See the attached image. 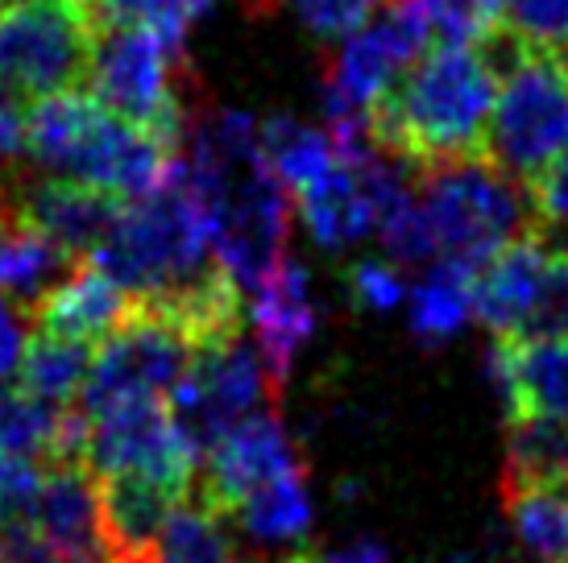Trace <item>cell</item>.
<instances>
[{
    "mask_svg": "<svg viewBox=\"0 0 568 563\" xmlns=\"http://www.w3.org/2000/svg\"><path fill=\"white\" fill-rule=\"evenodd\" d=\"M519 42L510 30L489 47H432L369 109V137L382 154L432 171L448 162H486V133L506 63Z\"/></svg>",
    "mask_w": 568,
    "mask_h": 563,
    "instance_id": "6da1fadb",
    "label": "cell"
},
{
    "mask_svg": "<svg viewBox=\"0 0 568 563\" xmlns=\"http://www.w3.org/2000/svg\"><path fill=\"white\" fill-rule=\"evenodd\" d=\"M26 154L54 178H75L116 199H142L171 183L183 150L104 109L88 88H71L30 100Z\"/></svg>",
    "mask_w": 568,
    "mask_h": 563,
    "instance_id": "7a4b0ae2",
    "label": "cell"
},
{
    "mask_svg": "<svg viewBox=\"0 0 568 563\" xmlns=\"http://www.w3.org/2000/svg\"><path fill=\"white\" fill-rule=\"evenodd\" d=\"M92 262L133 298L171 295L221 262L207 207L183 178V157L166 187L121 207L109 240L92 253Z\"/></svg>",
    "mask_w": 568,
    "mask_h": 563,
    "instance_id": "3957f363",
    "label": "cell"
},
{
    "mask_svg": "<svg viewBox=\"0 0 568 563\" xmlns=\"http://www.w3.org/2000/svg\"><path fill=\"white\" fill-rule=\"evenodd\" d=\"M415 191L436 233L440 262L448 266L477 274L494 253L531 228L527 191L489 162H448L415 171Z\"/></svg>",
    "mask_w": 568,
    "mask_h": 563,
    "instance_id": "277c9868",
    "label": "cell"
},
{
    "mask_svg": "<svg viewBox=\"0 0 568 563\" xmlns=\"http://www.w3.org/2000/svg\"><path fill=\"white\" fill-rule=\"evenodd\" d=\"M568 150V59L519 47L506 63L486 133V162L527 187Z\"/></svg>",
    "mask_w": 568,
    "mask_h": 563,
    "instance_id": "5b68a950",
    "label": "cell"
},
{
    "mask_svg": "<svg viewBox=\"0 0 568 563\" xmlns=\"http://www.w3.org/2000/svg\"><path fill=\"white\" fill-rule=\"evenodd\" d=\"M191 88L187 63L138 21L95 33L88 92L174 150H183L191 129Z\"/></svg>",
    "mask_w": 568,
    "mask_h": 563,
    "instance_id": "8992f818",
    "label": "cell"
},
{
    "mask_svg": "<svg viewBox=\"0 0 568 563\" xmlns=\"http://www.w3.org/2000/svg\"><path fill=\"white\" fill-rule=\"evenodd\" d=\"M95 33L71 0L0 4V83L21 100L88 88Z\"/></svg>",
    "mask_w": 568,
    "mask_h": 563,
    "instance_id": "52a82bcc",
    "label": "cell"
},
{
    "mask_svg": "<svg viewBox=\"0 0 568 563\" xmlns=\"http://www.w3.org/2000/svg\"><path fill=\"white\" fill-rule=\"evenodd\" d=\"M191 345L171 319L133 298V315L95 348L92 373L83 381L80 410L88 419L142 398H171L179 377L187 373Z\"/></svg>",
    "mask_w": 568,
    "mask_h": 563,
    "instance_id": "ba28073f",
    "label": "cell"
},
{
    "mask_svg": "<svg viewBox=\"0 0 568 563\" xmlns=\"http://www.w3.org/2000/svg\"><path fill=\"white\" fill-rule=\"evenodd\" d=\"M266 398L278 402V390H274V381H270L257 348L245 336H233L224 345L191 352L187 373L179 377V386L171 390L166 402H171L174 422L191 439V448L200 452V464H204L207 448L229 427L250 419Z\"/></svg>",
    "mask_w": 568,
    "mask_h": 563,
    "instance_id": "9c48e42d",
    "label": "cell"
},
{
    "mask_svg": "<svg viewBox=\"0 0 568 563\" xmlns=\"http://www.w3.org/2000/svg\"><path fill=\"white\" fill-rule=\"evenodd\" d=\"M83 464L104 477H150L191 493L200 477V452L174 422L166 398H142L88 419Z\"/></svg>",
    "mask_w": 568,
    "mask_h": 563,
    "instance_id": "30bf717a",
    "label": "cell"
},
{
    "mask_svg": "<svg viewBox=\"0 0 568 563\" xmlns=\"http://www.w3.org/2000/svg\"><path fill=\"white\" fill-rule=\"evenodd\" d=\"M303 469L295 439L286 436L278 410H253L250 419L229 427L212 448H207L200 477H195V493L221 510L233 514L241 501L253 498L257 489L274 485L278 477Z\"/></svg>",
    "mask_w": 568,
    "mask_h": 563,
    "instance_id": "8fae6325",
    "label": "cell"
},
{
    "mask_svg": "<svg viewBox=\"0 0 568 563\" xmlns=\"http://www.w3.org/2000/svg\"><path fill=\"white\" fill-rule=\"evenodd\" d=\"M33 531L59 563H116L100 481L88 464H50L33 510Z\"/></svg>",
    "mask_w": 568,
    "mask_h": 563,
    "instance_id": "7c38bea8",
    "label": "cell"
},
{
    "mask_svg": "<svg viewBox=\"0 0 568 563\" xmlns=\"http://www.w3.org/2000/svg\"><path fill=\"white\" fill-rule=\"evenodd\" d=\"M13 199L67 257H92L109 240L129 199L75 183V178H13Z\"/></svg>",
    "mask_w": 568,
    "mask_h": 563,
    "instance_id": "4fadbf2b",
    "label": "cell"
},
{
    "mask_svg": "<svg viewBox=\"0 0 568 563\" xmlns=\"http://www.w3.org/2000/svg\"><path fill=\"white\" fill-rule=\"evenodd\" d=\"M494 393L506 422L519 414L568 419V336L560 340H510L494 336L486 352Z\"/></svg>",
    "mask_w": 568,
    "mask_h": 563,
    "instance_id": "5bb4252c",
    "label": "cell"
},
{
    "mask_svg": "<svg viewBox=\"0 0 568 563\" xmlns=\"http://www.w3.org/2000/svg\"><path fill=\"white\" fill-rule=\"evenodd\" d=\"M30 315L38 319V331L80 340V345H104L133 315V295L95 266L92 257H80L67 269L63 282H54L47 295L33 303Z\"/></svg>",
    "mask_w": 568,
    "mask_h": 563,
    "instance_id": "9a60e30c",
    "label": "cell"
},
{
    "mask_svg": "<svg viewBox=\"0 0 568 563\" xmlns=\"http://www.w3.org/2000/svg\"><path fill=\"white\" fill-rule=\"evenodd\" d=\"M253 328H257V357L266 365L274 390L283 393L291 365L300 357V348L316 331V298L307 269L286 253L278 269L257 286L253 298Z\"/></svg>",
    "mask_w": 568,
    "mask_h": 563,
    "instance_id": "2e32d148",
    "label": "cell"
},
{
    "mask_svg": "<svg viewBox=\"0 0 568 563\" xmlns=\"http://www.w3.org/2000/svg\"><path fill=\"white\" fill-rule=\"evenodd\" d=\"M548 257L552 249L527 228L519 240L498 249L474 274V315L494 336H510V340L523 336L548 274Z\"/></svg>",
    "mask_w": 568,
    "mask_h": 563,
    "instance_id": "e0dca14e",
    "label": "cell"
},
{
    "mask_svg": "<svg viewBox=\"0 0 568 563\" xmlns=\"http://www.w3.org/2000/svg\"><path fill=\"white\" fill-rule=\"evenodd\" d=\"M75 257H67L13 199V183L0 199V295L17 307L33 311V303L47 295L54 282L67 278Z\"/></svg>",
    "mask_w": 568,
    "mask_h": 563,
    "instance_id": "ac0fdd59",
    "label": "cell"
},
{
    "mask_svg": "<svg viewBox=\"0 0 568 563\" xmlns=\"http://www.w3.org/2000/svg\"><path fill=\"white\" fill-rule=\"evenodd\" d=\"M295 212H300L303 228L312 233L316 245L324 249H345L365 233H374V204L365 195V183L353 162H336L324 178L295 195Z\"/></svg>",
    "mask_w": 568,
    "mask_h": 563,
    "instance_id": "d6986e66",
    "label": "cell"
},
{
    "mask_svg": "<svg viewBox=\"0 0 568 563\" xmlns=\"http://www.w3.org/2000/svg\"><path fill=\"white\" fill-rule=\"evenodd\" d=\"M221 510H212L195 489L174 501L145 563H245L237 539L224 531Z\"/></svg>",
    "mask_w": 568,
    "mask_h": 563,
    "instance_id": "ffe728a7",
    "label": "cell"
},
{
    "mask_svg": "<svg viewBox=\"0 0 568 563\" xmlns=\"http://www.w3.org/2000/svg\"><path fill=\"white\" fill-rule=\"evenodd\" d=\"M510 531L539 563H568V481L503 485Z\"/></svg>",
    "mask_w": 568,
    "mask_h": 563,
    "instance_id": "44dd1931",
    "label": "cell"
},
{
    "mask_svg": "<svg viewBox=\"0 0 568 563\" xmlns=\"http://www.w3.org/2000/svg\"><path fill=\"white\" fill-rule=\"evenodd\" d=\"M92 345L38 331L33 340H26V352L17 365V386L50 402V407H71L83 393L88 373H92Z\"/></svg>",
    "mask_w": 568,
    "mask_h": 563,
    "instance_id": "7402d4cb",
    "label": "cell"
},
{
    "mask_svg": "<svg viewBox=\"0 0 568 563\" xmlns=\"http://www.w3.org/2000/svg\"><path fill=\"white\" fill-rule=\"evenodd\" d=\"M474 315V269L436 262L415 290L407 295V319L415 340L427 348L453 340L465 319Z\"/></svg>",
    "mask_w": 568,
    "mask_h": 563,
    "instance_id": "603a6c76",
    "label": "cell"
},
{
    "mask_svg": "<svg viewBox=\"0 0 568 563\" xmlns=\"http://www.w3.org/2000/svg\"><path fill=\"white\" fill-rule=\"evenodd\" d=\"M568 481V419L519 414L506 422L503 485Z\"/></svg>",
    "mask_w": 568,
    "mask_h": 563,
    "instance_id": "cb8c5ba5",
    "label": "cell"
},
{
    "mask_svg": "<svg viewBox=\"0 0 568 563\" xmlns=\"http://www.w3.org/2000/svg\"><path fill=\"white\" fill-rule=\"evenodd\" d=\"M262 154L291 195L312 187L341 162V150H336L328 129H307L300 121H286V116L262 121Z\"/></svg>",
    "mask_w": 568,
    "mask_h": 563,
    "instance_id": "d4e9b609",
    "label": "cell"
},
{
    "mask_svg": "<svg viewBox=\"0 0 568 563\" xmlns=\"http://www.w3.org/2000/svg\"><path fill=\"white\" fill-rule=\"evenodd\" d=\"M312 489H307V469H295L278 477L274 485L257 489L245 498L229 518H237L241 531H250L262 543H300L312 531Z\"/></svg>",
    "mask_w": 568,
    "mask_h": 563,
    "instance_id": "484cf974",
    "label": "cell"
},
{
    "mask_svg": "<svg viewBox=\"0 0 568 563\" xmlns=\"http://www.w3.org/2000/svg\"><path fill=\"white\" fill-rule=\"evenodd\" d=\"M63 410L67 407H50L21 386H0V455H26V460L47 455L50 460Z\"/></svg>",
    "mask_w": 568,
    "mask_h": 563,
    "instance_id": "4316f807",
    "label": "cell"
},
{
    "mask_svg": "<svg viewBox=\"0 0 568 563\" xmlns=\"http://www.w3.org/2000/svg\"><path fill=\"white\" fill-rule=\"evenodd\" d=\"M436 47H489L506 33V0H424Z\"/></svg>",
    "mask_w": 568,
    "mask_h": 563,
    "instance_id": "83f0119b",
    "label": "cell"
},
{
    "mask_svg": "<svg viewBox=\"0 0 568 563\" xmlns=\"http://www.w3.org/2000/svg\"><path fill=\"white\" fill-rule=\"evenodd\" d=\"M506 30L519 47L568 59V0H506Z\"/></svg>",
    "mask_w": 568,
    "mask_h": 563,
    "instance_id": "f1b7e54d",
    "label": "cell"
},
{
    "mask_svg": "<svg viewBox=\"0 0 568 563\" xmlns=\"http://www.w3.org/2000/svg\"><path fill=\"white\" fill-rule=\"evenodd\" d=\"M382 4L386 0H295V13L320 42H345L382 13Z\"/></svg>",
    "mask_w": 568,
    "mask_h": 563,
    "instance_id": "f546056e",
    "label": "cell"
},
{
    "mask_svg": "<svg viewBox=\"0 0 568 563\" xmlns=\"http://www.w3.org/2000/svg\"><path fill=\"white\" fill-rule=\"evenodd\" d=\"M345 282H348V298L362 311H390V307H398L407 298V282H403V269L395 262H378V257L353 262Z\"/></svg>",
    "mask_w": 568,
    "mask_h": 563,
    "instance_id": "4dcf8cb0",
    "label": "cell"
},
{
    "mask_svg": "<svg viewBox=\"0 0 568 563\" xmlns=\"http://www.w3.org/2000/svg\"><path fill=\"white\" fill-rule=\"evenodd\" d=\"M42 477L47 472L26 455H0V526H13V522H30L33 526Z\"/></svg>",
    "mask_w": 568,
    "mask_h": 563,
    "instance_id": "1f68e13d",
    "label": "cell"
},
{
    "mask_svg": "<svg viewBox=\"0 0 568 563\" xmlns=\"http://www.w3.org/2000/svg\"><path fill=\"white\" fill-rule=\"evenodd\" d=\"M523 191L531 207V228H568V150Z\"/></svg>",
    "mask_w": 568,
    "mask_h": 563,
    "instance_id": "d6a6232c",
    "label": "cell"
},
{
    "mask_svg": "<svg viewBox=\"0 0 568 563\" xmlns=\"http://www.w3.org/2000/svg\"><path fill=\"white\" fill-rule=\"evenodd\" d=\"M26 315H30L26 307L0 295V386L17 373L21 352H26Z\"/></svg>",
    "mask_w": 568,
    "mask_h": 563,
    "instance_id": "836d02e7",
    "label": "cell"
},
{
    "mask_svg": "<svg viewBox=\"0 0 568 563\" xmlns=\"http://www.w3.org/2000/svg\"><path fill=\"white\" fill-rule=\"evenodd\" d=\"M0 563H59V555L42 543L30 522L0 526Z\"/></svg>",
    "mask_w": 568,
    "mask_h": 563,
    "instance_id": "e575fe53",
    "label": "cell"
},
{
    "mask_svg": "<svg viewBox=\"0 0 568 563\" xmlns=\"http://www.w3.org/2000/svg\"><path fill=\"white\" fill-rule=\"evenodd\" d=\"M80 17L88 21L92 33L116 30V25H133L138 13H142V0H71Z\"/></svg>",
    "mask_w": 568,
    "mask_h": 563,
    "instance_id": "d590c367",
    "label": "cell"
},
{
    "mask_svg": "<svg viewBox=\"0 0 568 563\" xmlns=\"http://www.w3.org/2000/svg\"><path fill=\"white\" fill-rule=\"evenodd\" d=\"M316 563H390V555H386L378 543H353V547L332 551V555H324V560H316Z\"/></svg>",
    "mask_w": 568,
    "mask_h": 563,
    "instance_id": "8d00e7d4",
    "label": "cell"
},
{
    "mask_svg": "<svg viewBox=\"0 0 568 563\" xmlns=\"http://www.w3.org/2000/svg\"><path fill=\"white\" fill-rule=\"evenodd\" d=\"M245 4H250V13H274V9H278V4H283V0H245Z\"/></svg>",
    "mask_w": 568,
    "mask_h": 563,
    "instance_id": "74e56055",
    "label": "cell"
},
{
    "mask_svg": "<svg viewBox=\"0 0 568 563\" xmlns=\"http://www.w3.org/2000/svg\"><path fill=\"white\" fill-rule=\"evenodd\" d=\"M448 563H489V560H481V555H453Z\"/></svg>",
    "mask_w": 568,
    "mask_h": 563,
    "instance_id": "f35d334b",
    "label": "cell"
}]
</instances>
